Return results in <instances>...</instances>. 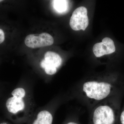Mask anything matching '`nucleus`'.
Returning a JSON list of instances; mask_svg holds the SVG:
<instances>
[{"mask_svg": "<svg viewBox=\"0 0 124 124\" xmlns=\"http://www.w3.org/2000/svg\"><path fill=\"white\" fill-rule=\"evenodd\" d=\"M62 63V60L60 55L55 52L49 51L45 54L40 66L47 75H53L56 73Z\"/></svg>", "mask_w": 124, "mask_h": 124, "instance_id": "4", "label": "nucleus"}, {"mask_svg": "<svg viewBox=\"0 0 124 124\" xmlns=\"http://www.w3.org/2000/svg\"><path fill=\"white\" fill-rule=\"evenodd\" d=\"M115 51V46L113 40L108 37L103 38L102 42L95 44L93 48V52L97 57L113 53Z\"/></svg>", "mask_w": 124, "mask_h": 124, "instance_id": "7", "label": "nucleus"}, {"mask_svg": "<svg viewBox=\"0 0 124 124\" xmlns=\"http://www.w3.org/2000/svg\"><path fill=\"white\" fill-rule=\"evenodd\" d=\"M119 124H124V107L121 110L119 118Z\"/></svg>", "mask_w": 124, "mask_h": 124, "instance_id": "10", "label": "nucleus"}, {"mask_svg": "<svg viewBox=\"0 0 124 124\" xmlns=\"http://www.w3.org/2000/svg\"><path fill=\"white\" fill-rule=\"evenodd\" d=\"M87 10L85 7H78L73 11L70 18L69 24L72 29L75 31H85L89 25Z\"/></svg>", "mask_w": 124, "mask_h": 124, "instance_id": "5", "label": "nucleus"}, {"mask_svg": "<svg viewBox=\"0 0 124 124\" xmlns=\"http://www.w3.org/2000/svg\"><path fill=\"white\" fill-rule=\"evenodd\" d=\"M121 93L96 104L89 111V124H119Z\"/></svg>", "mask_w": 124, "mask_h": 124, "instance_id": "2", "label": "nucleus"}, {"mask_svg": "<svg viewBox=\"0 0 124 124\" xmlns=\"http://www.w3.org/2000/svg\"><path fill=\"white\" fill-rule=\"evenodd\" d=\"M53 116L50 112L42 110L37 114L31 124H52Z\"/></svg>", "mask_w": 124, "mask_h": 124, "instance_id": "8", "label": "nucleus"}, {"mask_svg": "<svg viewBox=\"0 0 124 124\" xmlns=\"http://www.w3.org/2000/svg\"><path fill=\"white\" fill-rule=\"evenodd\" d=\"M63 124H80L77 119L74 118L73 119L69 120Z\"/></svg>", "mask_w": 124, "mask_h": 124, "instance_id": "11", "label": "nucleus"}, {"mask_svg": "<svg viewBox=\"0 0 124 124\" xmlns=\"http://www.w3.org/2000/svg\"><path fill=\"white\" fill-rule=\"evenodd\" d=\"M53 37L46 32L36 35L31 34L27 36L24 40V43L27 46L31 48H36L51 46L53 44Z\"/></svg>", "mask_w": 124, "mask_h": 124, "instance_id": "6", "label": "nucleus"}, {"mask_svg": "<svg viewBox=\"0 0 124 124\" xmlns=\"http://www.w3.org/2000/svg\"><path fill=\"white\" fill-rule=\"evenodd\" d=\"M53 6L56 11L62 13L67 10L68 7V1L53 0Z\"/></svg>", "mask_w": 124, "mask_h": 124, "instance_id": "9", "label": "nucleus"}, {"mask_svg": "<svg viewBox=\"0 0 124 124\" xmlns=\"http://www.w3.org/2000/svg\"><path fill=\"white\" fill-rule=\"evenodd\" d=\"M121 85L115 77L91 78L76 85L74 96L89 111L96 104L121 93Z\"/></svg>", "mask_w": 124, "mask_h": 124, "instance_id": "1", "label": "nucleus"}, {"mask_svg": "<svg viewBox=\"0 0 124 124\" xmlns=\"http://www.w3.org/2000/svg\"><path fill=\"white\" fill-rule=\"evenodd\" d=\"M0 124H7V123H6V122H3V123H0Z\"/></svg>", "mask_w": 124, "mask_h": 124, "instance_id": "12", "label": "nucleus"}, {"mask_svg": "<svg viewBox=\"0 0 124 124\" xmlns=\"http://www.w3.org/2000/svg\"><path fill=\"white\" fill-rule=\"evenodd\" d=\"M26 91L22 88L15 89L11 93L13 97L7 99L6 106L9 112L14 114L23 110L25 103L23 98L26 95Z\"/></svg>", "mask_w": 124, "mask_h": 124, "instance_id": "3", "label": "nucleus"}]
</instances>
